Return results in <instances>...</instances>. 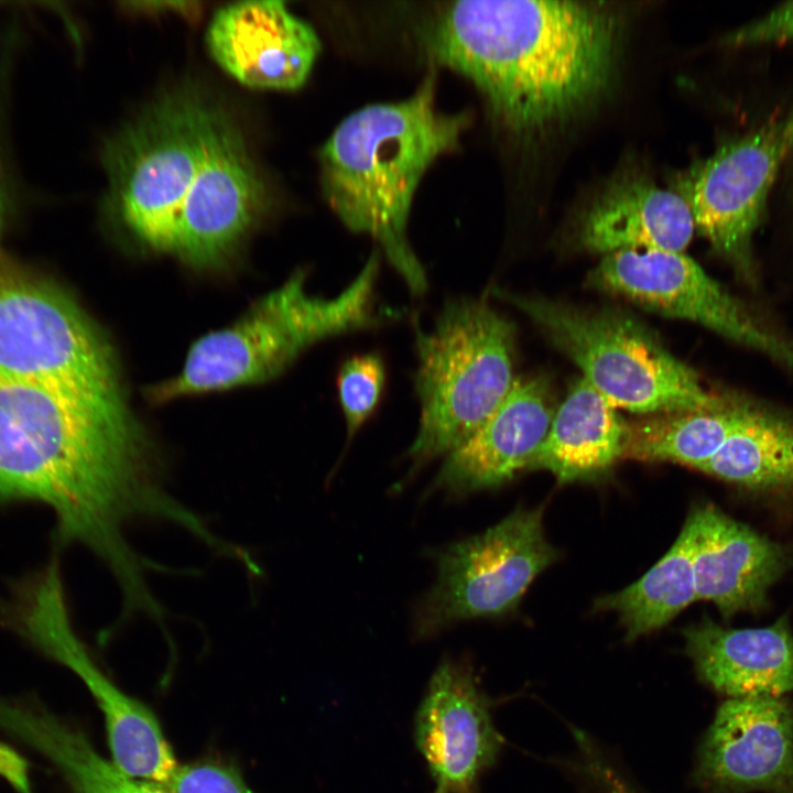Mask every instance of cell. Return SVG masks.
I'll return each instance as SVG.
<instances>
[{"label":"cell","mask_w":793,"mask_h":793,"mask_svg":"<svg viewBox=\"0 0 793 793\" xmlns=\"http://www.w3.org/2000/svg\"><path fill=\"white\" fill-rule=\"evenodd\" d=\"M0 502L47 506L59 540L89 548L124 594L151 567L127 542L129 523H198L166 490L123 401L1 377Z\"/></svg>","instance_id":"obj_1"},{"label":"cell","mask_w":793,"mask_h":793,"mask_svg":"<svg viewBox=\"0 0 793 793\" xmlns=\"http://www.w3.org/2000/svg\"><path fill=\"white\" fill-rule=\"evenodd\" d=\"M616 18L599 3L464 0L432 34L436 61L470 80L515 130L571 118L607 88Z\"/></svg>","instance_id":"obj_2"},{"label":"cell","mask_w":793,"mask_h":793,"mask_svg":"<svg viewBox=\"0 0 793 793\" xmlns=\"http://www.w3.org/2000/svg\"><path fill=\"white\" fill-rule=\"evenodd\" d=\"M467 123L466 113L436 108L431 74L411 97L349 115L319 152L330 208L348 229L379 242L414 294L425 292L427 280L406 236L412 200L426 170L457 148Z\"/></svg>","instance_id":"obj_3"},{"label":"cell","mask_w":793,"mask_h":793,"mask_svg":"<svg viewBox=\"0 0 793 793\" xmlns=\"http://www.w3.org/2000/svg\"><path fill=\"white\" fill-rule=\"evenodd\" d=\"M373 252L358 275L334 297L305 290V273H294L232 325L199 338L181 372L154 397L181 395L264 382L281 373L309 346L329 337L377 326Z\"/></svg>","instance_id":"obj_4"},{"label":"cell","mask_w":793,"mask_h":793,"mask_svg":"<svg viewBox=\"0 0 793 793\" xmlns=\"http://www.w3.org/2000/svg\"><path fill=\"white\" fill-rule=\"evenodd\" d=\"M420 425L409 455H448L490 417L513 382L514 327L485 300L446 303L434 327L415 325Z\"/></svg>","instance_id":"obj_5"},{"label":"cell","mask_w":793,"mask_h":793,"mask_svg":"<svg viewBox=\"0 0 793 793\" xmlns=\"http://www.w3.org/2000/svg\"><path fill=\"white\" fill-rule=\"evenodd\" d=\"M492 293L530 317L616 409L656 415L716 410L730 401L707 390L691 367L622 311Z\"/></svg>","instance_id":"obj_6"},{"label":"cell","mask_w":793,"mask_h":793,"mask_svg":"<svg viewBox=\"0 0 793 793\" xmlns=\"http://www.w3.org/2000/svg\"><path fill=\"white\" fill-rule=\"evenodd\" d=\"M213 112L193 96L165 97L106 150L111 202L129 229L154 249H174L178 214Z\"/></svg>","instance_id":"obj_7"},{"label":"cell","mask_w":793,"mask_h":793,"mask_svg":"<svg viewBox=\"0 0 793 793\" xmlns=\"http://www.w3.org/2000/svg\"><path fill=\"white\" fill-rule=\"evenodd\" d=\"M7 615L21 636L89 689L102 713L115 764L131 776L166 784L178 765L172 747L154 714L108 678L77 637L55 562L19 593Z\"/></svg>","instance_id":"obj_8"},{"label":"cell","mask_w":793,"mask_h":793,"mask_svg":"<svg viewBox=\"0 0 793 793\" xmlns=\"http://www.w3.org/2000/svg\"><path fill=\"white\" fill-rule=\"evenodd\" d=\"M0 377L123 401L112 354L63 293L0 282Z\"/></svg>","instance_id":"obj_9"},{"label":"cell","mask_w":793,"mask_h":793,"mask_svg":"<svg viewBox=\"0 0 793 793\" xmlns=\"http://www.w3.org/2000/svg\"><path fill=\"white\" fill-rule=\"evenodd\" d=\"M541 509H519L480 535L438 556V576L416 616L425 637L471 618L513 610L528 587L556 558Z\"/></svg>","instance_id":"obj_10"},{"label":"cell","mask_w":793,"mask_h":793,"mask_svg":"<svg viewBox=\"0 0 793 793\" xmlns=\"http://www.w3.org/2000/svg\"><path fill=\"white\" fill-rule=\"evenodd\" d=\"M588 282L644 309L699 324L793 367V344L760 325L684 252L637 249L608 253Z\"/></svg>","instance_id":"obj_11"},{"label":"cell","mask_w":793,"mask_h":793,"mask_svg":"<svg viewBox=\"0 0 793 793\" xmlns=\"http://www.w3.org/2000/svg\"><path fill=\"white\" fill-rule=\"evenodd\" d=\"M793 151V110L720 146L680 173L673 191L688 205L695 229L724 257L747 268L750 242L769 189Z\"/></svg>","instance_id":"obj_12"},{"label":"cell","mask_w":793,"mask_h":793,"mask_svg":"<svg viewBox=\"0 0 793 793\" xmlns=\"http://www.w3.org/2000/svg\"><path fill=\"white\" fill-rule=\"evenodd\" d=\"M263 197L240 134L214 110L198 171L178 214L173 251L195 267L219 263L251 226Z\"/></svg>","instance_id":"obj_13"},{"label":"cell","mask_w":793,"mask_h":793,"mask_svg":"<svg viewBox=\"0 0 793 793\" xmlns=\"http://www.w3.org/2000/svg\"><path fill=\"white\" fill-rule=\"evenodd\" d=\"M696 775L715 793H793V703L726 699L702 743Z\"/></svg>","instance_id":"obj_14"},{"label":"cell","mask_w":793,"mask_h":793,"mask_svg":"<svg viewBox=\"0 0 793 793\" xmlns=\"http://www.w3.org/2000/svg\"><path fill=\"white\" fill-rule=\"evenodd\" d=\"M414 739L437 793H477L501 739L466 663L447 660L434 671L415 714Z\"/></svg>","instance_id":"obj_15"},{"label":"cell","mask_w":793,"mask_h":793,"mask_svg":"<svg viewBox=\"0 0 793 793\" xmlns=\"http://www.w3.org/2000/svg\"><path fill=\"white\" fill-rule=\"evenodd\" d=\"M683 528L697 600L713 602L726 619L768 608L770 589L793 565L791 548L709 503L691 510Z\"/></svg>","instance_id":"obj_16"},{"label":"cell","mask_w":793,"mask_h":793,"mask_svg":"<svg viewBox=\"0 0 793 793\" xmlns=\"http://www.w3.org/2000/svg\"><path fill=\"white\" fill-rule=\"evenodd\" d=\"M206 43L226 73L260 89L302 87L321 51L313 28L276 0L220 8L209 23Z\"/></svg>","instance_id":"obj_17"},{"label":"cell","mask_w":793,"mask_h":793,"mask_svg":"<svg viewBox=\"0 0 793 793\" xmlns=\"http://www.w3.org/2000/svg\"><path fill=\"white\" fill-rule=\"evenodd\" d=\"M545 382L515 379L485 424L446 456L435 487L453 495L499 487L531 468L554 412Z\"/></svg>","instance_id":"obj_18"},{"label":"cell","mask_w":793,"mask_h":793,"mask_svg":"<svg viewBox=\"0 0 793 793\" xmlns=\"http://www.w3.org/2000/svg\"><path fill=\"white\" fill-rule=\"evenodd\" d=\"M683 636L698 676L729 698L793 692V633L786 616L768 627L745 629L704 617Z\"/></svg>","instance_id":"obj_19"},{"label":"cell","mask_w":793,"mask_h":793,"mask_svg":"<svg viewBox=\"0 0 793 793\" xmlns=\"http://www.w3.org/2000/svg\"><path fill=\"white\" fill-rule=\"evenodd\" d=\"M695 230L681 195L639 174L610 181L585 211L578 230L582 246L608 254L654 249L684 252Z\"/></svg>","instance_id":"obj_20"},{"label":"cell","mask_w":793,"mask_h":793,"mask_svg":"<svg viewBox=\"0 0 793 793\" xmlns=\"http://www.w3.org/2000/svg\"><path fill=\"white\" fill-rule=\"evenodd\" d=\"M0 731L45 758L73 793H170L162 784L124 773L35 697L0 695Z\"/></svg>","instance_id":"obj_21"},{"label":"cell","mask_w":793,"mask_h":793,"mask_svg":"<svg viewBox=\"0 0 793 793\" xmlns=\"http://www.w3.org/2000/svg\"><path fill=\"white\" fill-rule=\"evenodd\" d=\"M627 424L582 377L554 412L531 468L550 471L558 484L599 478L622 458Z\"/></svg>","instance_id":"obj_22"},{"label":"cell","mask_w":793,"mask_h":793,"mask_svg":"<svg viewBox=\"0 0 793 793\" xmlns=\"http://www.w3.org/2000/svg\"><path fill=\"white\" fill-rule=\"evenodd\" d=\"M700 471L756 496L793 495V419L745 402L732 431Z\"/></svg>","instance_id":"obj_23"},{"label":"cell","mask_w":793,"mask_h":793,"mask_svg":"<svg viewBox=\"0 0 793 793\" xmlns=\"http://www.w3.org/2000/svg\"><path fill=\"white\" fill-rule=\"evenodd\" d=\"M743 404L731 400L716 410L656 414L627 424L622 458L700 470L732 431Z\"/></svg>","instance_id":"obj_24"},{"label":"cell","mask_w":793,"mask_h":793,"mask_svg":"<svg viewBox=\"0 0 793 793\" xmlns=\"http://www.w3.org/2000/svg\"><path fill=\"white\" fill-rule=\"evenodd\" d=\"M695 600L689 537L682 528L671 548L642 577L598 598L595 608L617 612L632 641L664 627Z\"/></svg>","instance_id":"obj_25"},{"label":"cell","mask_w":793,"mask_h":793,"mask_svg":"<svg viewBox=\"0 0 793 793\" xmlns=\"http://www.w3.org/2000/svg\"><path fill=\"white\" fill-rule=\"evenodd\" d=\"M385 382V368L377 354L349 358L337 377V390L348 439H351L378 406Z\"/></svg>","instance_id":"obj_26"},{"label":"cell","mask_w":793,"mask_h":793,"mask_svg":"<svg viewBox=\"0 0 793 793\" xmlns=\"http://www.w3.org/2000/svg\"><path fill=\"white\" fill-rule=\"evenodd\" d=\"M164 786L170 793H254L236 770L213 762L177 765Z\"/></svg>","instance_id":"obj_27"},{"label":"cell","mask_w":793,"mask_h":793,"mask_svg":"<svg viewBox=\"0 0 793 793\" xmlns=\"http://www.w3.org/2000/svg\"><path fill=\"white\" fill-rule=\"evenodd\" d=\"M793 40V1L745 25L728 36L730 44L751 45Z\"/></svg>","instance_id":"obj_28"},{"label":"cell","mask_w":793,"mask_h":793,"mask_svg":"<svg viewBox=\"0 0 793 793\" xmlns=\"http://www.w3.org/2000/svg\"><path fill=\"white\" fill-rule=\"evenodd\" d=\"M0 776L18 793H33L28 762L14 749L0 741Z\"/></svg>","instance_id":"obj_29"},{"label":"cell","mask_w":793,"mask_h":793,"mask_svg":"<svg viewBox=\"0 0 793 793\" xmlns=\"http://www.w3.org/2000/svg\"><path fill=\"white\" fill-rule=\"evenodd\" d=\"M2 216H3V196H2L1 184H0V226L2 222Z\"/></svg>","instance_id":"obj_30"}]
</instances>
